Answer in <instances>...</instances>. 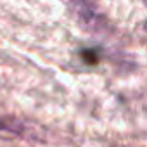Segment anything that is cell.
Returning a JSON list of instances; mask_svg holds the SVG:
<instances>
[{
	"label": "cell",
	"instance_id": "obj_1",
	"mask_svg": "<svg viewBox=\"0 0 147 147\" xmlns=\"http://www.w3.org/2000/svg\"><path fill=\"white\" fill-rule=\"evenodd\" d=\"M0 135L21 137L24 135V125L14 118H4V119H0Z\"/></svg>",
	"mask_w": 147,
	"mask_h": 147
}]
</instances>
